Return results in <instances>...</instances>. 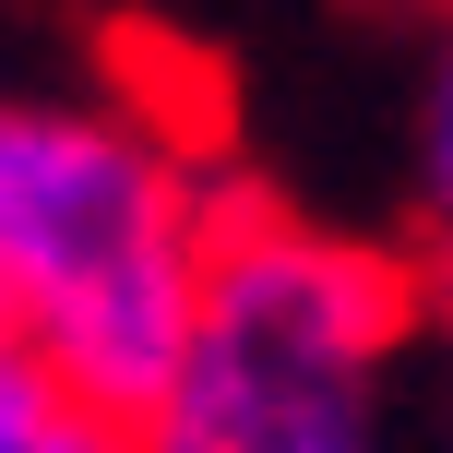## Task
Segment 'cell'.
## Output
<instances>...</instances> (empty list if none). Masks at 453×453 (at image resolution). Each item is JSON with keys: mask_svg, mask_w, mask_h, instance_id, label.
<instances>
[{"mask_svg": "<svg viewBox=\"0 0 453 453\" xmlns=\"http://www.w3.org/2000/svg\"><path fill=\"white\" fill-rule=\"evenodd\" d=\"M215 180L132 108L0 96V334L84 418L143 430L203 334Z\"/></svg>", "mask_w": 453, "mask_h": 453, "instance_id": "obj_1", "label": "cell"}, {"mask_svg": "<svg viewBox=\"0 0 453 453\" xmlns=\"http://www.w3.org/2000/svg\"><path fill=\"white\" fill-rule=\"evenodd\" d=\"M430 334V263L382 239L215 191L203 334L132 453H382V370Z\"/></svg>", "mask_w": 453, "mask_h": 453, "instance_id": "obj_2", "label": "cell"}, {"mask_svg": "<svg viewBox=\"0 0 453 453\" xmlns=\"http://www.w3.org/2000/svg\"><path fill=\"white\" fill-rule=\"evenodd\" d=\"M418 191H430V226L453 250V36H441V72H430V119H418Z\"/></svg>", "mask_w": 453, "mask_h": 453, "instance_id": "obj_3", "label": "cell"}, {"mask_svg": "<svg viewBox=\"0 0 453 453\" xmlns=\"http://www.w3.org/2000/svg\"><path fill=\"white\" fill-rule=\"evenodd\" d=\"M24 453H132V430H108V418H84L60 382L36 394V418H24Z\"/></svg>", "mask_w": 453, "mask_h": 453, "instance_id": "obj_4", "label": "cell"}, {"mask_svg": "<svg viewBox=\"0 0 453 453\" xmlns=\"http://www.w3.org/2000/svg\"><path fill=\"white\" fill-rule=\"evenodd\" d=\"M36 370H24V358H0V453H24V418H36Z\"/></svg>", "mask_w": 453, "mask_h": 453, "instance_id": "obj_5", "label": "cell"}, {"mask_svg": "<svg viewBox=\"0 0 453 453\" xmlns=\"http://www.w3.org/2000/svg\"><path fill=\"white\" fill-rule=\"evenodd\" d=\"M430 322L453 334V250H430Z\"/></svg>", "mask_w": 453, "mask_h": 453, "instance_id": "obj_6", "label": "cell"}, {"mask_svg": "<svg viewBox=\"0 0 453 453\" xmlns=\"http://www.w3.org/2000/svg\"><path fill=\"white\" fill-rule=\"evenodd\" d=\"M406 12H441V24H453V0H406Z\"/></svg>", "mask_w": 453, "mask_h": 453, "instance_id": "obj_7", "label": "cell"}, {"mask_svg": "<svg viewBox=\"0 0 453 453\" xmlns=\"http://www.w3.org/2000/svg\"><path fill=\"white\" fill-rule=\"evenodd\" d=\"M0 358H12V334H0Z\"/></svg>", "mask_w": 453, "mask_h": 453, "instance_id": "obj_8", "label": "cell"}]
</instances>
